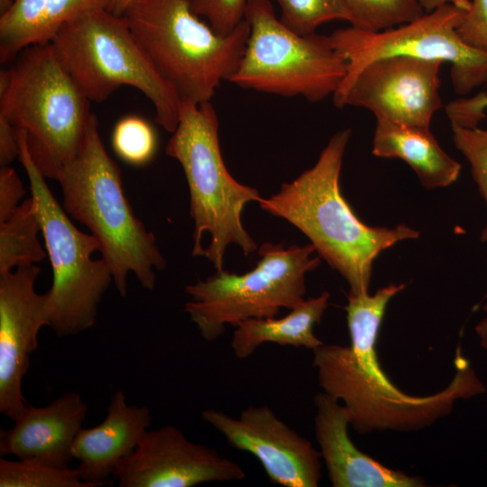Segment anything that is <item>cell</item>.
I'll list each match as a JSON object with an SVG mask.
<instances>
[{
	"instance_id": "obj_15",
	"label": "cell",
	"mask_w": 487,
	"mask_h": 487,
	"mask_svg": "<svg viewBox=\"0 0 487 487\" xmlns=\"http://www.w3.org/2000/svg\"><path fill=\"white\" fill-rule=\"evenodd\" d=\"M40 272L32 264L0 275V412L13 421L28 407L23 379L39 332L49 326L47 294L35 290Z\"/></svg>"
},
{
	"instance_id": "obj_36",
	"label": "cell",
	"mask_w": 487,
	"mask_h": 487,
	"mask_svg": "<svg viewBox=\"0 0 487 487\" xmlns=\"http://www.w3.org/2000/svg\"><path fill=\"white\" fill-rule=\"evenodd\" d=\"M13 0H0L1 14L5 13L11 5Z\"/></svg>"
},
{
	"instance_id": "obj_26",
	"label": "cell",
	"mask_w": 487,
	"mask_h": 487,
	"mask_svg": "<svg viewBox=\"0 0 487 487\" xmlns=\"http://www.w3.org/2000/svg\"><path fill=\"white\" fill-rule=\"evenodd\" d=\"M112 145L115 153L125 162L143 165L154 156L157 138L147 121L136 115H127L115 125Z\"/></svg>"
},
{
	"instance_id": "obj_32",
	"label": "cell",
	"mask_w": 487,
	"mask_h": 487,
	"mask_svg": "<svg viewBox=\"0 0 487 487\" xmlns=\"http://www.w3.org/2000/svg\"><path fill=\"white\" fill-rule=\"evenodd\" d=\"M18 156L19 142L16 129L0 115V166H9Z\"/></svg>"
},
{
	"instance_id": "obj_6",
	"label": "cell",
	"mask_w": 487,
	"mask_h": 487,
	"mask_svg": "<svg viewBox=\"0 0 487 487\" xmlns=\"http://www.w3.org/2000/svg\"><path fill=\"white\" fill-rule=\"evenodd\" d=\"M150 61L180 99L210 101L228 81L245 50L250 28L244 19L218 34L188 0H134L123 13Z\"/></svg>"
},
{
	"instance_id": "obj_13",
	"label": "cell",
	"mask_w": 487,
	"mask_h": 487,
	"mask_svg": "<svg viewBox=\"0 0 487 487\" xmlns=\"http://www.w3.org/2000/svg\"><path fill=\"white\" fill-rule=\"evenodd\" d=\"M202 419L228 445L253 455L272 483L283 487H317L321 456L313 444L279 418L268 406H249L238 417L207 409Z\"/></svg>"
},
{
	"instance_id": "obj_25",
	"label": "cell",
	"mask_w": 487,
	"mask_h": 487,
	"mask_svg": "<svg viewBox=\"0 0 487 487\" xmlns=\"http://www.w3.org/2000/svg\"><path fill=\"white\" fill-rule=\"evenodd\" d=\"M275 1L281 10L280 22L301 35L315 33L320 25L330 21L353 22L344 0Z\"/></svg>"
},
{
	"instance_id": "obj_24",
	"label": "cell",
	"mask_w": 487,
	"mask_h": 487,
	"mask_svg": "<svg viewBox=\"0 0 487 487\" xmlns=\"http://www.w3.org/2000/svg\"><path fill=\"white\" fill-rule=\"evenodd\" d=\"M353 22L351 26L381 32L419 18L425 14L418 0H344Z\"/></svg>"
},
{
	"instance_id": "obj_18",
	"label": "cell",
	"mask_w": 487,
	"mask_h": 487,
	"mask_svg": "<svg viewBox=\"0 0 487 487\" xmlns=\"http://www.w3.org/2000/svg\"><path fill=\"white\" fill-rule=\"evenodd\" d=\"M146 406L129 405L123 391L111 397L105 419L78 433L72 446L74 459L79 461L81 479L104 486L119 464L137 446L151 425Z\"/></svg>"
},
{
	"instance_id": "obj_17",
	"label": "cell",
	"mask_w": 487,
	"mask_h": 487,
	"mask_svg": "<svg viewBox=\"0 0 487 487\" xmlns=\"http://www.w3.org/2000/svg\"><path fill=\"white\" fill-rule=\"evenodd\" d=\"M87 409V404L75 391L67 392L44 407L28 404L11 428L1 430L0 455L69 467L74 459L73 443L82 428Z\"/></svg>"
},
{
	"instance_id": "obj_20",
	"label": "cell",
	"mask_w": 487,
	"mask_h": 487,
	"mask_svg": "<svg viewBox=\"0 0 487 487\" xmlns=\"http://www.w3.org/2000/svg\"><path fill=\"white\" fill-rule=\"evenodd\" d=\"M372 152L376 157L405 161L427 189L453 184L461 171L460 163L442 149L430 129L377 120Z\"/></svg>"
},
{
	"instance_id": "obj_19",
	"label": "cell",
	"mask_w": 487,
	"mask_h": 487,
	"mask_svg": "<svg viewBox=\"0 0 487 487\" xmlns=\"http://www.w3.org/2000/svg\"><path fill=\"white\" fill-rule=\"evenodd\" d=\"M106 0H13L0 17V61L12 62L23 49L50 43L66 23Z\"/></svg>"
},
{
	"instance_id": "obj_14",
	"label": "cell",
	"mask_w": 487,
	"mask_h": 487,
	"mask_svg": "<svg viewBox=\"0 0 487 487\" xmlns=\"http://www.w3.org/2000/svg\"><path fill=\"white\" fill-rule=\"evenodd\" d=\"M120 487H192L246 477L236 462L189 440L173 425L147 430L115 469Z\"/></svg>"
},
{
	"instance_id": "obj_12",
	"label": "cell",
	"mask_w": 487,
	"mask_h": 487,
	"mask_svg": "<svg viewBox=\"0 0 487 487\" xmlns=\"http://www.w3.org/2000/svg\"><path fill=\"white\" fill-rule=\"evenodd\" d=\"M442 64L405 55L374 60L334 94V103L368 109L376 120L430 129L434 114L442 106Z\"/></svg>"
},
{
	"instance_id": "obj_28",
	"label": "cell",
	"mask_w": 487,
	"mask_h": 487,
	"mask_svg": "<svg viewBox=\"0 0 487 487\" xmlns=\"http://www.w3.org/2000/svg\"><path fill=\"white\" fill-rule=\"evenodd\" d=\"M193 12L207 19L218 34L226 35L244 20L247 0H188Z\"/></svg>"
},
{
	"instance_id": "obj_11",
	"label": "cell",
	"mask_w": 487,
	"mask_h": 487,
	"mask_svg": "<svg viewBox=\"0 0 487 487\" xmlns=\"http://www.w3.org/2000/svg\"><path fill=\"white\" fill-rule=\"evenodd\" d=\"M464 13L446 5L381 32L354 26L335 30L331 39L347 64L346 75L337 90L371 61L394 55L450 63L452 85L459 95L487 83V52L464 42L457 32Z\"/></svg>"
},
{
	"instance_id": "obj_3",
	"label": "cell",
	"mask_w": 487,
	"mask_h": 487,
	"mask_svg": "<svg viewBox=\"0 0 487 487\" xmlns=\"http://www.w3.org/2000/svg\"><path fill=\"white\" fill-rule=\"evenodd\" d=\"M55 180L61 188L66 213L85 225L99 242L119 294H127L129 273L143 288L153 289L155 271L162 270L166 261L154 234L134 216L120 170L102 142L94 115L79 152Z\"/></svg>"
},
{
	"instance_id": "obj_9",
	"label": "cell",
	"mask_w": 487,
	"mask_h": 487,
	"mask_svg": "<svg viewBox=\"0 0 487 487\" xmlns=\"http://www.w3.org/2000/svg\"><path fill=\"white\" fill-rule=\"evenodd\" d=\"M244 19L250 28L240 63L229 82L285 97L318 102L343 82L347 64L330 35H301L275 15L270 0H247Z\"/></svg>"
},
{
	"instance_id": "obj_35",
	"label": "cell",
	"mask_w": 487,
	"mask_h": 487,
	"mask_svg": "<svg viewBox=\"0 0 487 487\" xmlns=\"http://www.w3.org/2000/svg\"><path fill=\"white\" fill-rule=\"evenodd\" d=\"M134 0H106V8L116 15H122L127 6Z\"/></svg>"
},
{
	"instance_id": "obj_30",
	"label": "cell",
	"mask_w": 487,
	"mask_h": 487,
	"mask_svg": "<svg viewBox=\"0 0 487 487\" xmlns=\"http://www.w3.org/2000/svg\"><path fill=\"white\" fill-rule=\"evenodd\" d=\"M23 185L10 166L0 169V223L5 221L18 207L25 194Z\"/></svg>"
},
{
	"instance_id": "obj_22",
	"label": "cell",
	"mask_w": 487,
	"mask_h": 487,
	"mask_svg": "<svg viewBox=\"0 0 487 487\" xmlns=\"http://www.w3.org/2000/svg\"><path fill=\"white\" fill-rule=\"evenodd\" d=\"M39 232H41V224L35 200L31 197L0 223V275L45 258L46 252L38 239Z\"/></svg>"
},
{
	"instance_id": "obj_16",
	"label": "cell",
	"mask_w": 487,
	"mask_h": 487,
	"mask_svg": "<svg viewBox=\"0 0 487 487\" xmlns=\"http://www.w3.org/2000/svg\"><path fill=\"white\" fill-rule=\"evenodd\" d=\"M314 432L321 459L334 487H423L420 476L385 466L362 452L348 434L344 406L325 392L314 397Z\"/></svg>"
},
{
	"instance_id": "obj_5",
	"label": "cell",
	"mask_w": 487,
	"mask_h": 487,
	"mask_svg": "<svg viewBox=\"0 0 487 487\" xmlns=\"http://www.w3.org/2000/svg\"><path fill=\"white\" fill-rule=\"evenodd\" d=\"M51 43L23 49L0 72V115L26 134L28 152L48 179L76 157L93 114Z\"/></svg>"
},
{
	"instance_id": "obj_29",
	"label": "cell",
	"mask_w": 487,
	"mask_h": 487,
	"mask_svg": "<svg viewBox=\"0 0 487 487\" xmlns=\"http://www.w3.org/2000/svg\"><path fill=\"white\" fill-rule=\"evenodd\" d=\"M457 32L464 42L487 52V0H471Z\"/></svg>"
},
{
	"instance_id": "obj_31",
	"label": "cell",
	"mask_w": 487,
	"mask_h": 487,
	"mask_svg": "<svg viewBox=\"0 0 487 487\" xmlns=\"http://www.w3.org/2000/svg\"><path fill=\"white\" fill-rule=\"evenodd\" d=\"M453 110L457 119L467 125H478L486 117L487 94L479 93L471 98L455 100Z\"/></svg>"
},
{
	"instance_id": "obj_8",
	"label": "cell",
	"mask_w": 487,
	"mask_h": 487,
	"mask_svg": "<svg viewBox=\"0 0 487 487\" xmlns=\"http://www.w3.org/2000/svg\"><path fill=\"white\" fill-rule=\"evenodd\" d=\"M315 252L311 244L285 248L263 243L253 270L244 274L222 270L188 285L185 290L191 300L184 311L207 342L223 335L226 325L275 317L282 308L291 309L305 300L306 274L321 261L313 256Z\"/></svg>"
},
{
	"instance_id": "obj_7",
	"label": "cell",
	"mask_w": 487,
	"mask_h": 487,
	"mask_svg": "<svg viewBox=\"0 0 487 487\" xmlns=\"http://www.w3.org/2000/svg\"><path fill=\"white\" fill-rule=\"evenodd\" d=\"M50 43L90 102H102L122 86H130L152 102L157 124L170 133L176 130L180 98L157 72L122 15L106 7L91 9L61 27Z\"/></svg>"
},
{
	"instance_id": "obj_2",
	"label": "cell",
	"mask_w": 487,
	"mask_h": 487,
	"mask_svg": "<svg viewBox=\"0 0 487 487\" xmlns=\"http://www.w3.org/2000/svg\"><path fill=\"white\" fill-rule=\"evenodd\" d=\"M350 135V129L334 133L312 168L258 203L303 233L318 255L346 280L349 293L358 295L369 292L380 253L400 241L418 238L419 232L404 224L370 226L353 211L339 184Z\"/></svg>"
},
{
	"instance_id": "obj_33",
	"label": "cell",
	"mask_w": 487,
	"mask_h": 487,
	"mask_svg": "<svg viewBox=\"0 0 487 487\" xmlns=\"http://www.w3.org/2000/svg\"><path fill=\"white\" fill-rule=\"evenodd\" d=\"M425 13H429L440 6L453 5L455 7L466 11L471 4V0H418Z\"/></svg>"
},
{
	"instance_id": "obj_27",
	"label": "cell",
	"mask_w": 487,
	"mask_h": 487,
	"mask_svg": "<svg viewBox=\"0 0 487 487\" xmlns=\"http://www.w3.org/2000/svg\"><path fill=\"white\" fill-rule=\"evenodd\" d=\"M451 126L454 143L469 161L473 178L487 207V128ZM480 238L482 242H487V224Z\"/></svg>"
},
{
	"instance_id": "obj_1",
	"label": "cell",
	"mask_w": 487,
	"mask_h": 487,
	"mask_svg": "<svg viewBox=\"0 0 487 487\" xmlns=\"http://www.w3.org/2000/svg\"><path fill=\"white\" fill-rule=\"evenodd\" d=\"M405 288V283H391L372 295L349 293L345 309L350 345L324 343L313 350L319 386L344 406L358 434L418 431L450 414L458 400L486 392L460 346L454 376L433 394H408L390 380L379 361L377 341L389 302Z\"/></svg>"
},
{
	"instance_id": "obj_23",
	"label": "cell",
	"mask_w": 487,
	"mask_h": 487,
	"mask_svg": "<svg viewBox=\"0 0 487 487\" xmlns=\"http://www.w3.org/2000/svg\"><path fill=\"white\" fill-rule=\"evenodd\" d=\"M0 487H96L81 479L78 468L52 466L39 461L0 459Z\"/></svg>"
},
{
	"instance_id": "obj_10",
	"label": "cell",
	"mask_w": 487,
	"mask_h": 487,
	"mask_svg": "<svg viewBox=\"0 0 487 487\" xmlns=\"http://www.w3.org/2000/svg\"><path fill=\"white\" fill-rule=\"evenodd\" d=\"M17 138L18 158L28 176L52 268V285L46 291L49 326L60 337L77 335L94 326L112 271L103 258L92 257L101 252L96 238L79 231L52 195L28 152L23 130H17Z\"/></svg>"
},
{
	"instance_id": "obj_21",
	"label": "cell",
	"mask_w": 487,
	"mask_h": 487,
	"mask_svg": "<svg viewBox=\"0 0 487 487\" xmlns=\"http://www.w3.org/2000/svg\"><path fill=\"white\" fill-rule=\"evenodd\" d=\"M330 294L305 299L283 317L250 318L235 326L231 340L234 354L240 359L251 356L262 344L304 347L314 350L324 342L314 333L328 307Z\"/></svg>"
},
{
	"instance_id": "obj_34",
	"label": "cell",
	"mask_w": 487,
	"mask_h": 487,
	"mask_svg": "<svg viewBox=\"0 0 487 487\" xmlns=\"http://www.w3.org/2000/svg\"><path fill=\"white\" fill-rule=\"evenodd\" d=\"M482 309L484 312H487V292L484 296V304L482 305ZM474 331L479 339L480 345L487 350V317L476 324Z\"/></svg>"
},
{
	"instance_id": "obj_4",
	"label": "cell",
	"mask_w": 487,
	"mask_h": 487,
	"mask_svg": "<svg viewBox=\"0 0 487 487\" xmlns=\"http://www.w3.org/2000/svg\"><path fill=\"white\" fill-rule=\"evenodd\" d=\"M218 117L210 101L180 99L179 123L165 152L181 165L194 220L193 256H204L216 271L224 270L227 247L247 256L258 249L243 225L244 207L259 202V191L238 182L226 169L219 144Z\"/></svg>"
}]
</instances>
